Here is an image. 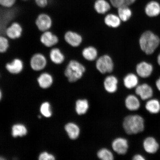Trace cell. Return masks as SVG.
<instances>
[{
  "label": "cell",
  "instance_id": "obj_13",
  "mask_svg": "<svg viewBox=\"0 0 160 160\" xmlns=\"http://www.w3.org/2000/svg\"><path fill=\"white\" fill-rule=\"evenodd\" d=\"M49 58L52 63L59 65L62 63L65 60V57L58 48H52L49 52Z\"/></svg>",
  "mask_w": 160,
  "mask_h": 160
},
{
  "label": "cell",
  "instance_id": "obj_21",
  "mask_svg": "<svg viewBox=\"0 0 160 160\" xmlns=\"http://www.w3.org/2000/svg\"><path fill=\"white\" fill-rule=\"evenodd\" d=\"M146 110L152 114H156L160 112V102L157 99H150L146 102Z\"/></svg>",
  "mask_w": 160,
  "mask_h": 160
},
{
  "label": "cell",
  "instance_id": "obj_26",
  "mask_svg": "<svg viewBox=\"0 0 160 160\" xmlns=\"http://www.w3.org/2000/svg\"><path fill=\"white\" fill-rule=\"evenodd\" d=\"M82 55L86 59L89 61H93L97 58L98 52L94 47H89L83 50Z\"/></svg>",
  "mask_w": 160,
  "mask_h": 160
},
{
  "label": "cell",
  "instance_id": "obj_12",
  "mask_svg": "<svg viewBox=\"0 0 160 160\" xmlns=\"http://www.w3.org/2000/svg\"><path fill=\"white\" fill-rule=\"evenodd\" d=\"M143 147L146 152L150 154H153L158 151L159 145L155 138L148 137L144 140Z\"/></svg>",
  "mask_w": 160,
  "mask_h": 160
},
{
  "label": "cell",
  "instance_id": "obj_1",
  "mask_svg": "<svg viewBox=\"0 0 160 160\" xmlns=\"http://www.w3.org/2000/svg\"><path fill=\"white\" fill-rule=\"evenodd\" d=\"M123 127L127 134H137L142 132L145 129L144 119L138 115L127 116L124 119Z\"/></svg>",
  "mask_w": 160,
  "mask_h": 160
},
{
  "label": "cell",
  "instance_id": "obj_18",
  "mask_svg": "<svg viewBox=\"0 0 160 160\" xmlns=\"http://www.w3.org/2000/svg\"><path fill=\"white\" fill-rule=\"evenodd\" d=\"M126 107L130 111H136L141 107V103L138 98L134 95H128L125 100Z\"/></svg>",
  "mask_w": 160,
  "mask_h": 160
},
{
  "label": "cell",
  "instance_id": "obj_29",
  "mask_svg": "<svg viewBox=\"0 0 160 160\" xmlns=\"http://www.w3.org/2000/svg\"><path fill=\"white\" fill-rule=\"evenodd\" d=\"M97 156L100 159L102 160H112L114 159L112 153L107 148H102L98 152Z\"/></svg>",
  "mask_w": 160,
  "mask_h": 160
},
{
  "label": "cell",
  "instance_id": "obj_4",
  "mask_svg": "<svg viewBox=\"0 0 160 160\" xmlns=\"http://www.w3.org/2000/svg\"><path fill=\"white\" fill-rule=\"evenodd\" d=\"M48 60L45 55L40 52L36 53L31 56L29 61V66L33 71L40 72L47 67Z\"/></svg>",
  "mask_w": 160,
  "mask_h": 160
},
{
  "label": "cell",
  "instance_id": "obj_22",
  "mask_svg": "<svg viewBox=\"0 0 160 160\" xmlns=\"http://www.w3.org/2000/svg\"><path fill=\"white\" fill-rule=\"evenodd\" d=\"M139 79L134 74L129 73L126 75L123 79L124 85L128 89H132L138 85Z\"/></svg>",
  "mask_w": 160,
  "mask_h": 160
},
{
  "label": "cell",
  "instance_id": "obj_14",
  "mask_svg": "<svg viewBox=\"0 0 160 160\" xmlns=\"http://www.w3.org/2000/svg\"><path fill=\"white\" fill-rule=\"evenodd\" d=\"M153 68L151 64L145 62H142L137 67V73L140 77L147 78L150 77L153 71Z\"/></svg>",
  "mask_w": 160,
  "mask_h": 160
},
{
  "label": "cell",
  "instance_id": "obj_41",
  "mask_svg": "<svg viewBox=\"0 0 160 160\" xmlns=\"http://www.w3.org/2000/svg\"><path fill=\"white\" fill-rule=\"evenodd\" d=\"M4 159L3 158L1 157H0V160H4Z\"/></svg>",
  "mask_w": 160,
  "mask_h": 160
},
{
  "label": "cell",
  "instance_id": "obj_27",
  "mask_svg": "<svg viewBox=\"0 0 160 160\" xmlns=\"http://www.w3.org/2000/svg\"><path fill=\"white\" fill-rule=\"evenodd\" d=\"M118 16L121 21H127L131 18L132 12L127 6H123L118 8Z\"/></svg>",
  "mask_w": 160,
  "mask_h": 160
},
{
  "label": "cell",
  "instance_id": "obj_38",
  "mask_svg": "<svg viewBox=\"0 0 160 160\" xmlns=\"http://www.w3.org/2000/svg\"><path fill=\"white\" fill-rule=\"evenodd\" d=\"M156 86L158 91L160 92V77L156 82Z\"/></svg>",
  "mask_w": 160,
  "mask_h": 160
},
{
  "label": "cell",
  "instance_id": "obj_23",
  "mask_svg": "<svg viewBox=\"0 0 160 160\" xmlns=\"http://www.w3.org/2000/svg\"><path fill=\"white\" fill-rule=\"evenodd\" d=\"M89 108V103L86 99L78 100L75 103V111L78 115H81L87 113Z\"/></svg>",
  "mask_w": 160,
  "mask_h": 160
},
{
  "label": "cell",
  "instance_id": "obj_16",
  "mask_svg": "<svg viewBox=\"0 0 160 160\" xmlns=\"http://www.w3.org/2000/svg\"><path fill=\"white\" fill-rule=\"evenodd\" d=\"M37 81L42 88L47 89L52 84L53 79L51 74L48 72H43L38 77Z\"/></svg>",
  "mask_w": 160,
  "mask_h": 160
},
{
  "label": "cell",
  "instance_id": "obj_11",
  "mask_svg": "<svg viewBox=\"0 0 160 160\" xmlns=\"http://www.w3.org/2000/svg\"><path fill=\"white\" fill-rule=\"evenodd\" d=\"M135 92L136 95L144 101L151 99L153 95V89L147 83L138 85L136 87Z\"/></svg>",
  "mask_w": 160,
  "mask_h": 160
},
{
  "label": "cell",
  "instance_id": "obj_10",
  "mask_svg": "<svg viewBox=\"0 0 160 160\" xmlns=\"http://www.w3.org/2000/svg\"><path fill=\"white\" fill-rule=\"evenodd\" d=\"M112 147L113 151L118 154L125 155L128 149V142L124 138H118L113 140Z\"/></svg>",
  "mask_w": 160,
  "mask_h": 160
},
{
  "label": "cell",
  "instance_id": "obj_35",
  "mask_svg": "<svg viewBox=\"0 0 160 160\" xmlns=\"http://www.w3.org/2000/svg\"><path fill=\"white\" fill-rule=\"evenodd\" d=\"M39 159L40 160H54L55 159V158L53 155L50 154L47 152H44L40 155Z\"/></svg>",
  "mask_w": 160,
  "mask_h": 160
},
{
  "label": "cell",
  "instance_id": "obj_2",
  "mask_svg": "<svg viewBox=\"0 0 160 160\" xmlns=\"http://www.w3.org/2000/svg\"><path fill=\"white\" fill-rule=\"evenodd\" d=\"M160 40L159 38L152 32L148 31L144 33L139 40L140 47L148 55L151 54L158 47Z\"/></svg>",
  "mask_w": 160,
  "mask_h": 160
},
{
  "label": "cell",
  "instance_id": "obj_28",
  "mask_svg": "<svg viewBox=\"0 0 160 160\" xmlns=\"http://www.w3.org/2000/svg\"><path fill=\"white\" fill-rule=\"evenodd\" d=\"M27 129L23 125L17 124L14 125L12 129V134L13 137H22L27 134Z\"/></svg>",
  "mask_w": 160,
  "mask_h": 160
},
{
  "label": "cell",
  "instance_id": "obj_7",
  "mask_svg": "<svg viewBox=\"0 0 160 160\" xmlns=\"http://www.w3.org/2000/svg\"><path fill=\"white\" fill-rule=\"evenodd\" d=\"M23 33L22 26L17 22H13L5 30L6 36L9 39L15 40L21 38Z\"/></svg>",
  "mask_w": 160,
  "mask_h": 160
},
{
  "label": "cell",
  "instance_id": "obj_8",
  "mask_svg": "<svg viewBox=\"0 0 160 160\" xmlns=\"http://www.w3.org/2000/svg\"><path fill=\"white\" fill-rule=\"evenodd\" d=\"M39 40L40 42L45 47L51 48L54 47L59 42L58 36L50 30L42 32Z\"/></svg>",
  "mask_w": 160,
  "mask_h": 160
},
{
  "label": "cell",
  "instance_id": "obj_42",
  "mask_svg": "<svg viewBox=\"0 0 160 160\" xmlns=\"http://www.w3.org/2000/svg\"><path fill=\"white\" fill-rule=\"evenodd\" d=\"M22 1H28V0H22Z\"/></svg>",
  "mask_w": 160,
  "mask_h": 160
},
{
  "label": "cell",
  "instance_id": "obj_19",
  "mask_svg": "<svg viewBox=\"0 0 160 160\" xmlns=\"http://www.w3.org/2000/svg\"><path fill=\"white\" fill-rule=\"evenodd\" d=\"M65 130L70 139L75 140L79 137L80 133V129L77 124L70 122L65 126Z\"/></svg>",
  "mask_w": 160,
  "mask_h": 160
},
{
  "label": "cell",
  "instance_id": "obj_39",
  "mask_svg": "<svg viewBox=\"0 0 160 160\" xmlns=\"http://www.w3.org/2000/svg\"><path fill=\"white\" fill-rule=\"evenodd\" d=\"M158 63L159 65L160 66V53L159 55L158 56Z\"/></svg>",
  "mask_w": 160,
  "mask_h": 160
},
{
  "label": "cell",
  "instance_id": "obj_30",
  "mask_svg": "<svg viewBox=\"0 0 160 160\" xmlns=\"http://www.w3.org/2000/svg\"><path fill=\"white\" fill-rule=\"evenodd\" d=\"M10 47L9 39L3 35H0V54L7 52Z\"/></svg>",
  "mask_w": 160,
  "mask_h": 160
},
{
  "label": "cell",
  "instance_id": "obj_25",
  "mask_svg": "<svg viewBox=\"0 0 160 160\" xmlns=\"http://www.w3.org/2000/svg\"><path fill=\"white\" fill-rule=\"evenodd\" d=\"M94 8L98 13L104 14L111 9V6L106 0H97L95 3Z\"/></svg>",
  "mask_w": 160,
  "mask_h": 160
},
{
  "label": "cell",
  "instance_id": "obj_15",
  "mask_svg": "<svg viewBox=\"0 0 160 160\" xmlns=\"http://www.w3.org/2000/svg\"><path fill=\"white\" fill-rule=\"evenodd\" d=\"M65 41L73 47H77L82 41L81 36L78 34L71 31H68L64 35Z\"/></svg>",
  "mask_w": 160,
  "mask_h": 160
},
{
  "label": "cell",
  "instance_id": "obj_3",
  "mask_svg": "<svg viewBox=\"0 0 160 160\" xmlns=\"http://www.w3.org/2000/svg\"><path fill=\"white\" fill-rule=\"evenodd\" d=\"M85 68L81 63L72 60L68 64L65 71V75L70 82H74L82 77Z\"/></svg>",
  "mask_w": 160,
  "mask_h": 160
},
{
  "label": "cell",
  "instance_id": "obj_36",
  "mask_svg": "<svg viewBox=\"0 0 160 160\" xmlns=\"http://www.w3.org/2000/svg\"><path fill=\"white\" fill-rule=\"evenodd\" d=\"M133 160H145V158L143 155L138 154L133 156Z\"/></svg>",
  "mask_w": 160,
  "mask_h": 160
},
{
  "label": "cell",
  "instance_id": "obj_31",
  "mask_svg": "<svg viewBox=\"0 0 160 160\" xmlns=\"http://www.w3.org/2000/svg\"><path fill=\"white\" fill-rule=\"evenodd\" d=\"M40 111L44 116L46 117H50L52 115V112L50 109L49 103L47 102L44 103L41 106Z\"/></svg>",
  "mask_w": 160,
  "mask_h": 160
},
{
  "label": "cell",
  "instance_id": "obj_20",
  "mask_svg": "<svg viewBox=\"0 0 160 160\" xmlns=\"http://www.w3.org/2000/svg\"><path fill=\"white\" fill-rule=\"evenodd\" d=\"M146 14L149 17H157L160 13V5L156 1H151L148 3L145 7Z\"/></svg>",
  "mask_w": 160,
  "mask_h": 160
},
{
  "label": "cell",
  "instance_id": "obj_32",
  "mask_svg": "<svg viewBox=\"0 0 160 160\" xmlns=\"http://www.w3.org/2000/svg\"><path fill=\"white\" fill-rule=\"evenodd\" d=\"M17 0H0V6L6 9H11L16 4Z\"/></svg>",
  "mask_w": 160,
  "mask_h": 160
},
{
  "label": "cell",
  "instance_id": "obj_24",
  "mask_svg": "<svg viewBox=\"0 0 160 160\" xmlns=\"http://www.w3.org/2000/svg\"><path fill=\"white\" fill-rule=\"evenodd\" d=\"M121 21L119 16L113 14H109L106 16L104 19L106 25L109 27L113 28L119 27L121 25Z\"/></svg>",
  "mask_w": 160,
  "mask_h": 160
},
{
  "label": "cell",
  "instance_id": "obj_17",
  "mask_svg": "<svg viewBox=\"0 0 160 160\" xmlns=\"http://www.w3.org/2000/svg\"><path fill=\"white\" fill-rule=\"evenodd\" d=\"M118 80L113 76H109L106 78L104 81V87L108 92L112 93L115 92L118 89Z\"/></svg>",
  "mask_w": 160,
  "mask_h": 160
},
{
  "label": "cell",
  "instance_id": "obj_40",
  "mask_svg": "<svg viewBox=\"0 0 160 160\" xmlns=\"http://www.w3.org/2000/svg\"><path fill=\"white\" fill-rule=\"evenodd\" d=\"M2 97V93L1 90H0V100H1Z\"/></svg>",
  "mask_w": 160,
  "mask_h": 160
},
{
  "label": "cell",
  "instance_id": "obj_9",
  "mask_svg": "<svg viewBox=\"0 0 160 160\" xmlns=\"http://www.w3.org/2000/svg\"><path fill=\"white\" fill-rule=\"evenodd\" d=\"M23 61L18 58L13 59L11 62L6 64L5 68L11 74L18 75L21 73L24 68Z\"/></svg>",
  "mask_w": 160,
  "mask_h": 160
},
{
  "label": "cell",
  "instance_id": "obj_6",
  "mask_svg": "<svg viewBox=\"0 0 160 160\" xmlns=\"http://www.w3.org/2000/svg\"><path fill=\"white\" fill-rule=\"evenodd\" d=\"M96 67L102 73H111L113 69L112 60L109 56L107 55L102 56L97 60Z\"/></svg>",
  "mask_w": 160,
  "mask_h": 160
},
{
  "label": "cell",
  "instance_id": "obj_34",
  "mask_svg": "<svg viewBox=\"0 0 160 160\" xmlns=\"http://www.w3.org/2000/svg\"><path fill=\"white\" fill-rule=\"evenodd\" d=\"M36 5L41 8H44L49 4V0H34Z\"/></svg>",
  "mask_w": 160,
  "mask_h": 160
},
{
  "label": "cell",
  "instance_id": "obj_33",
  "mask_svg": "<svg viewBox=\"0 0 160 160\" xmlns=\"http://www.w3.org/2000/svg\"><path fill=\"white\" fill-rule=\"evenodd\" d=\"M110 1L112 5L118 8L123 6H127L126 5L125 0H110Z\"/></svg>",
  "mask_w": 160,
  "mask_h": 160
},
{
  "label": "cell",
  "instance_id": "obj_5",
  "mask_svg": "<svg viewBox=\"0 0 160 160\" xmlns=\"http://www.w3.org/2000/svg\"><path fill=\"white\" fill-rule=\"evenodd\" d=\"M35 24L38 29L42 33L51 29L53 25V21L48 14L42 13L36 18Z\"/></svg>",
  "mask_w": 160,
  "mask_h": 160
},
{
  "label": "cell",
  "instance_id": "obj_37",
  "mask_svg": "<svg viewBox=\"0 0 160 160\" xmlns=\"http://www.w3.org/2000/svg\"><path fill=\"white\" fill-rule=\"evenodd\" d=\"M136 0H125L126 5L128 6L134 3Z\"/></svg>",
  "mask_w": 160,
  "mask_h": 160
}]
</instances>
